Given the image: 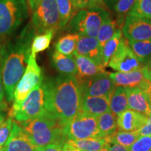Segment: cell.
I'll return each instance as SVG.
<instances>
[{
  "instance_id": "6da1fadb",
  "label": "cell",
  "mask_w": 151,
  "mask_h": 151,
  "mask_svg": "<svg viewBox=\"0 0 151 151\" xmlns=\"http://www.w3.org/2000/svg\"><path fill=\"white\" fill-rule=\"evenodd\" d=\"M46 111L65 125L81 111L82 94L73 76L62 74L45 81Z\"/></svg>"
},
{
  "instance_id": "7a4b0ae2",
  "label": "cell",
  "mask_w": 151,
  "mask_h": 151,
  "mask_svg": "<svg viewBox=\"0 0 151 151\" xmlns=\"http://www.w3.org/2000/svg\"><path fill=\"white\" fill-rule=\"evenodd\" d=\"M36 32L32 23L24 28L14 41L6 44L1 77L7 101H14L17 85L27 69L31 54V44Z\"/></svg>"
},
{
  "instance_id": "3957f363",
  "label": "cell",
  "mask_w": 151,
  "mask_h": 151,
  "mask_svg": "<svg viewBox=\"0 0 151 151\" xmlns=\"http://www.w3.org/2000/svg\"><path fill=\"white\" fill-rule=\"evenodd\" d=\"M18 123L38 148L67 141L63 134L64 126L46 111L37 118Z\"/></svg>"
},
{
  "instance_id": "277c9868",
  "label": "cell",
  "mask_w": 151,
  "mask_h": 151,
  "mask_svg": "<svg viewBox=\"0 0 151 151\" xmlns=\"http://www.w3.org/2000/svg\"><path fill=\"white\" fill-rule=\"evenodd\" d=\"M109 16L108 11L101 7L81 9L68 22V29L79 36L96 38L100 26Z\"/></svg>"
},
{
  "instance_id": "5b68a950",
  "label": "cell",
  "mask_w": 151,
  "mask_h": 151,
  "mask_svg": "<svg viewBox=\"0 0 151 151\" xmlns=\"http://www.w3.org/2000/svg\"><path fill=\"white\" fill-rule=\"evenodd\" d=\"M27 0H0V37H8L28 16Z\"/></svg>"
},
{
  "instance_id": "8992f818",
  "label": "cell",
  "mask_w": 151,
  "mask_h": 151,
  "mask_svg": "<svg viewBox=\"0 0 151 151\" xmlns=\"http://www.w3.org/2000/svg\"><path fill=\"white\" fill-rule=\"evenodd\" d=\"M46 88L43 79L18 108L11 109L9 117L18 122L37 118L46 111Z\"/></svg>"
},
{
  "instance_id": "52a82bcc",
  "label": "cell",
  "mask_w": 151,
  "mask_h": 151,
  "mask_svg": "<svg viewBox=\"0 0 151 151\" xmlns=\"http://www.w3.org/2000/svg\"><path fill=\"white\" fill-rule=\"evenodd\" d=\"M63 134L67 140L102 137L98 127L97 117L82 111L64 125Z\"/></svg>"
},
{
  "instance_id": "ba28073f",
  "label": "cell",
  "mask_w": 151,
  "mask_h": 151,
  "mask_svg": "<svg viewBox=\"0 0 151 151\" xmlns=\"http://www.w3.org/2000/svg\"><path fill=\"white\" fill-rule=\"evenodd\" d=\"M32 23L36 34H43L50 30L60 29V15L56 0H41L35 9Z\"/></svg>"
},
{
  "instance_id": "9c48e42d",
  "label": "cell",
  "mask_w": 151,
  "mask_h": 151,
  "mask_svg": "<svg viewBox=\"0 0 151 151\" xmlns=\"http://www.w3.org/2000/svg\"><path fill=\"white\" fill-rule=\"evenodd\" d=\"M43 79L42 71L38 65L36 57L30 55L25 72L15 89L12 109L18 108Z\"/></svg>"
},
{
  "instance_id": "30bf717a",
  "label": "cell",
  "mask_w": 151,
  "mask_h": 151,
  "mask_svg": "<svg viewBox=\"0 0 151 151\" xmlns=\"http://www.w3.org/2000/svg\"><path fill=\"white\" fill-rule=\"evenodd\" d=\"M108 65L118 72H129L142 68V63L132 50L129 40L122 37Z\"/></svg>"
},
{
  "instance_id": "8fae6325",
  "label": "cell",
  "mask_w": 151,
  "mask_h": 151,
  "mask_svg": "<svg viewBox=\"0 0 151 151\" xmlns=\"http://www.w3.org/2000/svg\"><path fill=\"white\" fill-rule=\"evenodd\" d=\"M78 84L82 96L94 97L111 96L116 87L107 72L94 76Z\"/></svg>"
},
{
  "instance_id": "7c38bea8",
  "label": "cell",
  "mask_w": 151,
  "mask_h": 151,
  "mask_svg": "<svg viewBox=\"0 0 151 151\" xmlns=\"http://www.w3.org/2000/svg\"><path fill=\"white\" fill-rule=\"evenodd\" d=\"M125 38L130 41L151 39V20L136 16H128L122 27Z\"/></svg>"
},
{
  "instance_id": "4fadbf2b",
  "label": "cell",
  "mask_w": 151,
  "mask_h": 151,
  "mask_svg": "<svg viewBox=\"0 0 151 151\" xmlns=\"http://www.w3.org/2000/svg\"><path fill=\"white\" fill-rule=\"evenodd\" d=\"M38 149L23 128L14 120L10 137L1 151H38Z\"/></svg>"
},
{
  "instance_id": "5bb4252c",
  "label": "cell",
  "mask_w": 151,
  "mask_h": 151,
  "mask_svg": "<svg viewBox=\"0 0 151 151\" xmlns=\"http://www.w3.org/2000/svg\"><path fill=\"white\" fill-rule=\"evenodd\" d=\"M103 47L100 45L97 38L79 36L76 48L73 55L86 56L94 60L99 65H102Z\"/></svg>"
},
{
  "instance_id": "9a60e30c",
  "label": "cell",
  "mask_w": 151,
  "mask_h": 151,
  "mask_svg": "<svg viewBox=\"0 0 151 151\" xmlns=\"http://www.w3.org/2000/svg\"><path fill=\"white\" fill-rule=\"evenodd\" d=\"M73 56L77 67V73L75 77L78 83L94 76L106 72L104 66L97 64L89 58L78 55H73Z\"/></svg>"
},
{
  "instance_id": "2e32d148",
  "label": "cell",
  "mask_w": 151,
  "mask_h": 151,
  "mask_svg": "<svg viewBox=\"0 0 151 151\" xmlns=\"http://www.w3.org/2000/svg\"><path fill=\"white\" fill-rule=\"evenodd\" d=\"M148 116L132 109H127L117 116V124L120 131L135 132L143 127Z\"/></svg>"
},
{
  "instance_id": "e0dca14e",
  "label": "cell",
  "mask_w": 151,
  "mask_h": 151,
  "mask_svg": "<svg viewBox=\"0 0 151 151\" xmlns=\"http://www.w3.org/2000/svg\"><path fill=\"white\" fill-rule=\"evenodd\" d=\"M128 108L149 116L151 114V102L139 87L125 88Z\"/></svg>"
},
{
  "instance_id": "ac0fdd59",
  "label": "cell",
  "mask_w": 151,
  "mask_h": 151,
  "mask_svg": "<svg viewBox=\"0 0 151 151\" xmlns=\"http://www.w3.org/2000/svg\"><path fill=\"white\" fill-rule=\"evenodd\" d=\"M111 96L94 97V96H82L81 111L99 116L110 110Z\"/></svg>"
},
{
  "instance_id": "d6986e66",
  "label": "cell",
  "mask_w": 151,
  "mask_h": 151,
  "mask_svg": "<svg viewBox=\"0 0 151 151\" xmlns=\"http://www.w3.org/2000/svg\"><path fill=\"white\" fill-rule=\"evenodd\" d=\"M110 78L116 86L124 88H134L139 86L144 79L142 68L129 72H116L109 73Z\"/></svg>"
},
{
  "instance_id": "ffe728a7",
  "label": "cell",
  "mask_w": 151,
  "mask_h": 151,
  "mask_svg": "<svg viewBox=\"0 0 151 151\" xmlns=\"http://www.w3.org/2000/svg\"><path fill=\"white\" fill-rule=\"evenodd\" d=\"M52 63L53 67L62 74L76 76L77 67L74 56L65 55L58 51H55L52 55Z\"/></svg>"
},
{
  "instance_id": "44dd1931",
  "label": "cell",
  "mask_w": 151,
  "mask_h": 151,
  "mask_svg": "<svg viewBox=\"0 0 151 151\" xmlns=\"http://www.w3.org/2000/svg\"><path fill=\"white\" fill-rule=\"evenodd\" d=\"M97 121L102 137H110L117 131V116L110 110L97 116Z\"/></svg>"
},
{
  "instance_id": "7402d4cb",
  "label": "cell",
  "mask_w": 151,
  "mask_h": 151,
  "mask_svg": "<svg viewBox=\"0 0 151 151\" xmlns=\"http://www.w3.org/2000/svg\"><path fill=\"white\" fill-rule=\"evenodd\" d=\"M128 109L127 97L125 88L116 86L111 94L110 99V111L116 115L123 112Z\"/></svg>"
},
{
  "instance_id": "603a6c76",
  "label": "cell",
  "mask_w": 151,
  "mask_h": 151,
  "mask_svg": "<svg viewBox=\"0 0 151 151\" xmlns=\"http://www.w3.org/2000/svg\"><path fill=\"white\" fill-rule=\"evenodd\" d=\"M79 39L78 34H68L57 41L55 43L56 51L65 55H73Z\"/></svg>"
},
{
  "instance_id": "cb8c5ba5",
  "label": "cell",
  "mask_w": 151,
  "mask_h": 151,
  "mask_svg": "<svg viewBox=\"0 0 151 151\" xmlns=\"http://www.w3.org/2000/svg\"><path fill=\"white\" fill-rule=\"evenodd\" d=\"M70 141L75 146L83 151H99L106 143H110L109 137L89 138L81 140Z\"/></svg>"
},
{
  "instance_id": "d4e9b609",
  "label": "cell",
  "mask_w": 151,
  "mask_h": 151,
  "mask_svg": "<svg viewBox=\"0 0 151 151\" xmlns=\"http://www.w3.org/2000/svg\"><path fill=\"white\" fill-rule=\"evenodd\" d=\"M129 46L141 63H147L151 59V39L130 41Z\"/></svg>"
},
{
  "instance_id": "484cf974",
  "label": "cell",
  "mask_w": 151,
  "mask_h": 151,
  "mask_svg": "<svg viewBox=\"0 0 151 151\" xmlns=\"http://www.w3.org/2000/svg\"><path fill=\"white\" fill-rule=\"evenodd\" d=\"M122 37V33L120 29H117L112 37L105 43L102 51V64L106 67L109 65L111 58L116 51L119 43Z\"/></svg>"
},
{
  "instance_id": "4316f807",
  "label": "cell",
  "mask_w": 151,
  "mask_h": 151,
  "mask_svg": "<svg viewBox=\"0 0 151 151\" xmlns=\"http://www.w3.org/2000/svg\"><path fill=\"white\" fill-rule=\"evenodd\" d=\"M55 32L53 30L46 32L43 34L35 36L31 44V55L36 57V55L47 49L50 46Z\"/></svg>"
},
{
  "instance_id": "83f0119b",
  "label": "cell",
  "mask_w": 151,
  "mask_h": 151,
  "mask_svg": "<svg viewBox=\"0 0 151 151\" xmlns=\"http://www.w3.org/2000/svg\"><path fill=\"white\" fill-rule=\"evenodd\" d=\"M116 22L110 16L104 20L96 37L101 46L104 47L105 43L113 37L116 31Z\"/></svg>"
},
{
  "instance_id": "f1b7e54d",
  "label": "cell",
  "mask_w": 151,
  "mask_h": 151,
  "mask_svg": "<svg viewBox=\"0 0 151 151\" xmlns=\"http://www.w3.org/2000/svg\"><path fill=\"white\" fill-rule=\"evenodd\" d=\"M56 3L60 15V28H64L76 11L71 0H56Z\"/></svg>"
},
{
  "instance_id": "f546056e",
  "label": "cell",
  "mask_w": 151,
  "mask_h": 151,
  "mask_svg": "<svg viewBox=\"0 0 151 151\" xmlns=\"http://www.w3.org/2000/svg\"><path fill=\"white\" fill-rule=\"evenodd\" d=\"M139 137L140 135L137 131L124 132L119 130L109 138L111 143H118L119 145L129 148Z\"/></svg>"
},
{
  "instance_id": "4dcf8cb0",
  "label": "cell",
  "mask_w": 151,
  "mask_h": 151,
  "mask_svg": "<svg viewBox=\"0 0 151 151\" xmlns=\"http://www.w3.org/2000/svg\"><path fill=\"white\" fill-rule=\"evenodd\" d=\"M128 15L142 17L151 20V0H137L128 12Z\"/></svg>"
},
{
  "instance_id": "1f68e13d",
  "label": "cell",
  "mask_w": 151,
  "mask_h": 151,
  "mask_svg": "<svg viewBox=\"0 0 151 151\" xmlns=\"http://www.w3.org/2000/svg\"><path fill=\"white\" fill-rule=\"evenodd\" d=\"M14 120L9 117L0 126V150L5 146L10 137Z\"/></svg>"
},
{
  "instance_id": "d6a6232c",
  "label": "cell",
  "mask_w": 151,
  "mask_h": 151,
  "mask_svg": "<svg viewBox=\"0 0 151 151\" xmlns=\"http://www.w3.org/2000/svg\"><path fill=\"white\" fill-rule=\"evenodd\" d=\"M76 11L84 9L101 7L106 8V4L103 0H71Z\"/></svg>"
},
{
  "instance_id": "836d02e7",
  "label": "cell",
  "mask_w": 151,
  "mask_h": 151,
  "mask_svg": "<svg viewBox=\"0 0 151 151\" xmlns=\"http://www.w3.org/2000/svg\"><path fill=\"white\" fill-rule=\"evenodd\" d=\"M151 136H140L129 148L128 151H150Z\"/></svg>"
},
{
  "instance_id": "e575fe53",
  "label": "cell",
  "mask_w": 151,
  "mask_h": 151,
  "mask_svg": "<svg viewBox=\"0 0 151 151\" xmlns=\"http://www.w3.org/2000/svg\"><path fill=\"white\" fill-rule=\"evenodd\" d=\"M137 0H118L114 6V10L120 15L127 14Z\"/></svg>"
},
{
  "instance_id": "d590c367",
  "label": "cell",
  "mask_w": 151,
  "mask_h": 151,
  "mask_svg": "<svg viewBox=\"0 0 151 151\" xmlns=\"http://www.w3.org/2000/svg\"><path fill=\"white\" fill-rule=\"evenodd\" d=\"M1 68L2 62H0V110L4 111L7 109L6 103L4 101V89L2 77H1Z\"/></svg>"
},
{
  "instance_id": "8d00e7d4",
  "label": "cell",
  "mask_w": 151,
  "mask_h": 151,
  "mask_svg": "<svg viewBox=\"0 0 151 151\" xmlns=\"http://www.w3.org/2000/svg\"><path fill=\"white\" fill-rule=\"evenodd\" d=\"M137 87H139L146 94V95L148 97L151 102V83L150 81L147 80L146 78H144Z\"/></svg>"
},
{
  "instance_id": "74e56055",
  "label": "cell",
  "mask_w": 151,
  "mask_h": 151,
  "mask_svg": "<svg viewBox=\"0 0 151 151\" xmlns=\"http://www.w3.org/2000/svg\"><path fill=\"white\" fill-rule=\"evenodd\" d=\"M63 144L64 143L60 142L52 143L44 147L39 148L38 151H63L62 150Z\"/></svg>"
},
{
  "instance_id": "f35d334b",
  "label": "cell",
  "mask_w": 151,
  "mask_h": 151,
  "mask_svg": "<svg viewBox=\"0 0 151 151\" xmlns=\"http://www.w3.org/2000/svg\"><path fill=\"white\" fill-rule=\"evenodd\" d=\"M137 132L140 136H151V114L148 116L146 124Z\"/></svg>"
},
{
  "instance_id": "ab89813d",
  "label": "cell",
  "mask_w": 151,
  "mask_h": 151,
  "mask_svg": "<svg viewBox=\"0 0 151 151\" xmlns=\"http://www.w3.org/2000/svg\"><path fill=\"white\" fill-rule=\"evenodd\" d=\"M63 151H83L73 144L70 140H67L62 146Z\"/></svg>"
},
{
  "instance_id": "60d3db41",
  "label": "cell",
  "mask_w": 151,
  "mask_h": 151,
  "mask_svg": "<svg viewBox=\"0 0 151 151\" xmlns=\"http://www.w3.org/2000/svg\"><path fill=\"white\" fill-rule=\"evenodd\" d=\"M112 144L110 147V151H128V148L124 147L118 143H111Z\"/></svg>"
},
{
  "instance_id": "b9f144b4",
  "label": "cell",
  "mask_w": 151,
  "mask_h": 151,
  "mask_svg": "<svg viewBox=\"0 0 151 151\" xmlns=\"http://www.w3.org/2000/svg\"><path fill=\"white\" fill-rule=\"evenodd\" d=\"M143 76H144V78H146L147 80H148L151 83V69H149L147 67H142Z\"/></svg>"
},
{
  "instance_id": "7bdbcfd3",
  "label": "cell",
  "mask_w": 151,
  "mask_h": 151,
  "mask_svg": "<svg viewBox=\"0 0 151 151\" xmlns=\"http://www.w3.org/2000/svg\"><path fill=\"white\" fill-rule=\"evenodd\" d=\"M28 5L32 11L35 10V9L37 6V5L41 2V0H27Z\"/></svg>"
},
{
  "instance_id": "ee69618b",
  "label": "cell",
  "mask_w": 151,
  "mask_h": 151,
  "mask_svg": "<svg viewBox=\"0 0 151 151\" xmlns=\"http://www.w3.org/2000/svg\"><path fill=\"white\" fill-rule=\"evenodd\" d=\"M103 1L107 7L112 9L114 8L115 5H116V4L118 2V0H103Z\"/></svg>"
},
{
  "instance_id": "f6af8a7d",
  "label": "cell",
  "mask_w": 151,
  "mask_h": 151,
  "mask_svg": "<svg viewBox=\"0 0 151 151\" xmlns=\"http://www.w3.org/2000/svg\"><path fill=\"white\" fill-rule=\"evenodd\" d=\"M5 43H1V40H0V62L3 63L4 56V52H5Z\"/></svg>"
},
{
  "instance_id": "bcb514c9",
  "label": "cell",
  "mask_w": 151,
  "mask_h": 151,
  "mask_svg": "<svg viewBox=\"0 0 151 151\" xmlns=\"http://www.w3.org/2000/svg\"><path fill=\"white\" fill-rule=\"evenodd\" d=\"M110 147H111V143H108L103 147L99 151H110Z\"/></svg>"
},
{
  "instance_id": "7dc6e473",
  "label": "cell",
  "mask_w": 151,
  "mask_h": 151,
  "mask_svg": "<svg viewBox=\"0 0 151 151\" xmlns=\"http://www.w3.org/2000/svg\"><path fill=\"white\" fill-rule=\"evenodd\" d=\"M4 120H5V118H4V111L0 110V126L1 125V124L3 123Z\"/></svg>"
},
{
  "instance_id": "c3c4849f",
  "label": "cell",
  "mask_w": 151,
  "mask_h": 151,
  "mask_svg": "<svg viewBox=\"0 0 151 151\" xmlns=\"http://www.w3.org/2000/svg\"><path fill=\"white\" fill-rule=\"evenodd\" d=\"M146 67H147L148 68H149V69H151V59L149 60L148 62H147Z\"/></svg>"
},
{
  "instance_id": "681fc988",
  "label": "cell",
  "mask_w": 151,
  "mask_h": 151,
  "mask_svg": "<svg viewBox=\"0 0 151 151\" xmlns=\"http://www.w3.org/2000/svg\"><path fill=\"white\" fill-rule=\"evenodd\" d=\"M0 151H1V150H0Z\"/></svg>"
},
{
  "instance_id": "f907efd6",
  "label": "cell",
  "mask_w": 151,
  "mask_h": 151,
  "mask_svg": "<svg viewBox=\"0 0 151 151\" xmlns=\"http://www.w3.org/2000/svg\"><path fill=\"white\" fill-rule=\"evenodd\" d=\"M150 151H151V150H150Z\"/></svg>"
}]
</instances>
